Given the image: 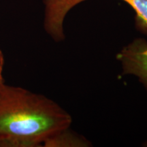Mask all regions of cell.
<instances>
[{
	"instance_id": "cell-1",
	"label": "cell",
	"mask_w": 147,
	"mask_h": 147,
	"mask_svg": "<svg viewBox=\"0 0 147 147\" xmlns=\"http://www.w3.org/2000/svg\"><path fill=\"white\" fill-rule=\"evenodd\" d=\"M71 122L66 110L45 95L0 85V147L42 146Z\"/></svg>"
},
{
	"instance_id": "cell-2",
	"label": "cell",
	"mask_w": 147,
	"mask_h": 147,
	"mask_svg": "<svg viewBox=\"0 0 147 147\" xmlns=\"http://www.w3.org/2000/svg\"><path fill=\"white\" fill-rule=\"evenodd\" d=\"M87 0H44L45 13L53 25L61 26L69 11ZM129 5L136 13L135 25L137 30L147 36V0H121Z\"/></svg>"
},
{
	"instance_id": "cell-3",
	"label": "cell",
	"mask_w": 147,
	"mask_h": 147,
	"mask_svg": "<svg viewBox=\"0 0 147 147\" xmlns=\"http://www.w3.org/2000/svg\"><path fill=\"white\" fill-rule=\"evenodd\" d=\"M125 75L136 76L147 89V41L144 38L134 40L117 54Z\"/></svg>"
},
{
	"instance_id": "cell-4",
	"label": "cell",
	"mask_w": 147,
	"mask_h": 147,
	"mask_svg": "<svg viewBox=\"0 0 147 147\" xmlns=\"http://www.w3.org/2000/svg\"><path fill=\"white\" fill-rule=\"evenodd\" d=\"M88 141L80 138L78 136L69 131V129L57 134L44 143L46 147L55 146H87Z\"/></svg>"
},
{
	"instance_id": "cell-5",
	"label": "cell",
	"mask_w": 147,
	"mask_h": 147,
	"mask_svg": "<svg viewBox=\"0 0 147 147\" xmlns=\"http://www.w3.org/2000/svg\"><path fill=\"white\" fill-rule=\"evenodd\" d=\"M3 65H4V56H3L2 51L0 49V85L4 82L2 75Z\"/></svg>"
},
{
	"instance_id": "cell-6",
	"label": "cell",
	"mask_w": 147,
	"mask_h": 147,
	"mask_svg": "<svg viewBox=\"0 0 147 147\" xmlns=\"http://www.w3.org/2000/svg\"><path fill=\"white\" fill-rule=\"evenodd\" d=\"M144 146H147V141H146V142L144 143Z\"/></svg>"
}]
</instances>
